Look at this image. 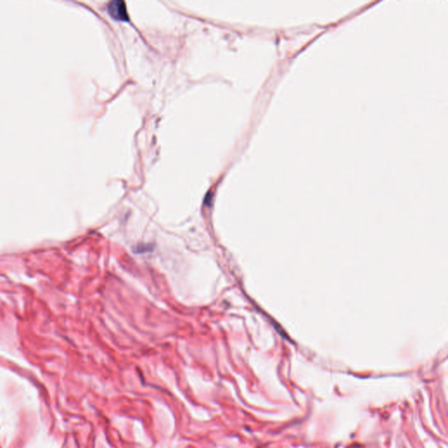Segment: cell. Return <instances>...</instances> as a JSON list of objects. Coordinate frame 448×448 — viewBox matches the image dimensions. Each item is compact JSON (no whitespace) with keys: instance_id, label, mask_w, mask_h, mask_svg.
I'll return each instance as SVG.
<instances>
[{"instance_id":"cell-1","label":"cell","mask_w":448,"mask_h":448,"mask_svg":"<svg viewBox=\"0 0 448 448\" xmlns=\"http://www.w3.org/2000/svg\"><path fill=\"white\" fill-rule=\"evenodd\" d=\"M108 12L113 19L119 21L129 20L126 3L122 0H114L110 2L108 4Z\"/></svg>"}]
</instances>
